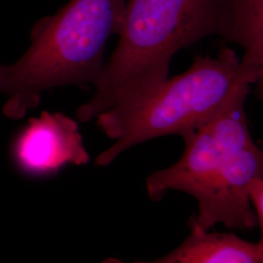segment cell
I'll use <instances>...</instances> for the list:
<instances>
[{
	"label": "cell",
	"mask_w": 263,
	"mask_h": 263,
	"mask_svg": "<svg viewBox=\"0 0 263 263\" xmlns=\"http://www.w3.org/2000/svg\"><path fill=\"white\" fill-rule=\"evenodd\" d=\"M232 8L233 0H127L118 43L77 119L89 122L143 99L168 78L179 50L210 36L227 42Z\"/></svg>",
	"instance_id": "1"
},
{
	"label": "cell",
	"mask_w": 263,
	"mask_h": 263,
	"mask_svg": "<svg viewBox=\"0 0 263 263\" xmlns=\"http://www.w3.org/2000/svg\"><path fill=\"white\" fill-rule=\"evenodd\" d=\"M127 0H69L30 30V46L12 65H0L3 113L21 119L56 87L93 85L104 68L108 39L122 26Z\"/></svg>",
	"instance_id": "2"
},
{
	"label": "cell",
	"mask_w": 263,
	"mask_h": 263,
	"mask_svg": "<svg viewBox=\"0 0 263 263\" xmlns=\"http://www.w3.org/2000/svg\"><path fill=\"white\" fill-rule=\"evenodd\" d=\"M240 60L228 47L215 57L197 55L187 70L167 78L136 104L99 114L98 127L115 142L99 154L96 165L108 166L137 144L170 135L182 137L206 122L241 88L253 85Z\"/></svg>",
	"instance_id": "3"
},
{
	"label": "cell",
	"mask_w": 263,
	"mask_h": 263,
	"mask_svg": "<svg viewBox=\"0 0 263 263\" xmlns=\"http://www.w3.org/2000/svg\"><path fill=\"white\" fill-rule=\"evenodd\" d=\"M250 93L251 85L244 86L214 116L181 137L185 149L180 159L146 178L151 200L159 201L170 190L190 194L228 160L254 143L245 109Z\"/></svg>",
	"instance_id": "4"
},
{
	"label": "cell",
	"mask_w": 263,
	"mask_h": 263,
	"mask_svg": "<svg viewBox=\"0 0 263 263\" xmlns=\"http://www.w3.org/2000/svg\"><path fill=\"white\" fill-rule=\"evenodd\" d=\"M262 176V151L253 143L190 193L198 204L197 215L190 222L208 230L218 223L232 229L253 230L258 222L249 190L252 181Z\"/></svg>",
	"instance_id": "5"
},
{
	"label": "cell",
	"mask_w": 263,
	"mask_h": 263,
	"mask_svg": "<svg viewBox=\"0 0 263 263\" xmlns=\"http://www.w3.org/2000/svg\"><path fill=\"white\" fill-rule=\"evenodd\" d=\"M17 168L30 177L55 175L66 165L83 166L90 155L78 123L60 112L41 113L31 118L12 143Z\"/></svg>",
	"instance_id": "6"
},
{
	"label": "cell",
	"mask_w": 263,
	"mask_h": 263,
	"mask_svg": "<svg viewBox=\"0 0 263 263\" xmlns=\"http://www.w3.org/2000/svg\"><path fill=\"white\" fill-rule=\"evenodd\" d=\"M262 237L258 243L234 233L209 232L190 223V234L177 249L151 263H261Z\"/></svg>",
	"instance_id": "7"
},
{
	"label": "cell",
	"mask_w": 263,
	"mask_h": 263,
	"mask_svg": "<svg viewBox=\"0 0 263 263\" xmlns=\"http://www.w3.org/2000/svg\"><path fill=\"white\" fill-rule=\"evenodd\" d=\"M227 43L244 50L241 68L252 84L263 76V0H233L232 28Z\"/></svg>",
	"instance_id": "8"
},
{
	"label": "cell",
	"mask_w": 263,
	"mask_h": 263,
	"mask_svg": "<svg viewBox=\"0 0 263 263\" xmlns=\"http://www.w3.org/2000/svg\"><path fill=\"white\" fill-rule=\"evenodd\" d=\"M249 199L251 206L257 218L258 227L263 232V176L257 177L252 181L249 190Z\"/></svg>",
	"instance_id": "9"
}]
</instances>
